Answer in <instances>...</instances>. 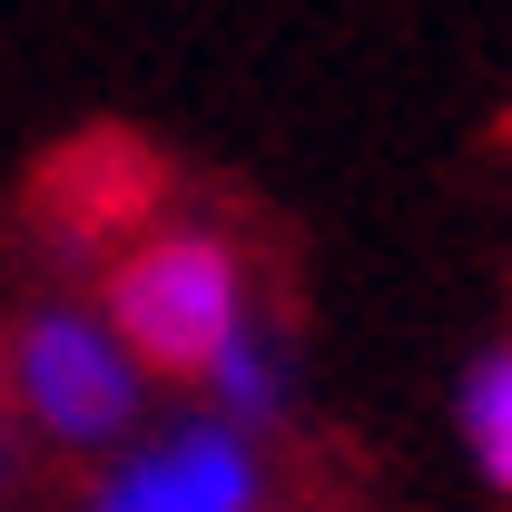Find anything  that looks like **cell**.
Listing matches in <instances>:
<instances>
[{"instance_id": "6da1fadb", "label": "cell", "mask_w": 512, "mask_h": 512, "mask_svg": "<svg viewBox=\"0 0 512 512\" xmlns=\"http://www.w3.org/2000/svg\"><path fill=\"white\" fill-rule=\"evenodd\" d=\"M168 207H178V158L128 119H89V128H60L20 168L0 237L40 276H109L148 227H168Z\"/></svg>"}, {"instance_id": "7a4b0ae2", "label": "cell", "mask_w": 512, "mask_h": 512, "mask_svg": "<svg viewBox=\"0 0 512 512\" xmlns=\"http://www.w3.org/2000/svg\"><path fill=\"white\" fill-rule=\"evenodd\" d=\"M247 247L227 237V227H148L138 247L99 276V306L119 325V345L138 365H158V375L178 384H207L217 375V355L237 345V325H247Z\"/></svg>"}, {"instance_id": "3957f363", "label": "cell", "mask_w": 512, "mask_h": 512, "mask_svg": "<svg viewBox=\"0 0 512 512\" xmlns=\"http://www.w3.org/2000/svg\"><path fill=\"white\" fill-rule=\"evenodd\" d=\"M10 355H20V404H30L60 444H109V434H128L138 384H128V365H119V355H109L79 316H30V325H10Z\"/></svg>"}, {"instance_id": "277c9868", "label": "cell", "mask_w": 512, "mask_h": 512, "mask_svg": "<svg viewBox=\"0 0 512 512\" xmlns=\"http://www.w3.org/2000/svg\"><path fill=\"white\" fill-rule=\"evenodd\" d=\"M247 483H256L247 444L217 434V424H197V434H178L168 453L128 463L119 483L99 493V512H247Z\"/></svg>"}, {"instance_id": "5b68a950", "label": "cell", "mask_w": 512, "mask_h": 512, "mask_svg": "<svg viewBox=\"0 0 512 512\" xmlns=\"http://www.w3.org/2000/svg\"><path fill=\"white\" fill-rule=\"evenodd\" d=\"M463 444H473V463L512 493V345H493V355L463 375Z\"/></svg>"}, {"instance_id": "8992f818", "label": "cell", "mask_w": 512, "mask_h": 512, "mask_svg": "<svg viewBox=\"0 0 512 512\" xmlns=\"http://www.w3.org/2000/svg\"><path fill=\"white\" fill-rule=\"evenodd\" d=\"M10 404H20V355H10V335H0V434H10Z\"/></svg>"}, {"instance_id": "52a82bcc", "label": "cell", "mask_w": 512, "mask_h": 512, "mask_svg": "<svg viewBox=\"0 0 512 512\" xmlns=\"http://www.w3.org/2000/svg\"><path fill=\"white\" fill-rule=\"evenodd\" d=\"M0 493H10V434H0Z\"/></svg>"}]
</instances>
